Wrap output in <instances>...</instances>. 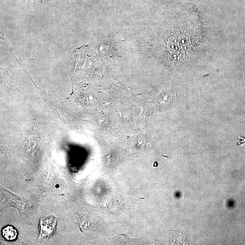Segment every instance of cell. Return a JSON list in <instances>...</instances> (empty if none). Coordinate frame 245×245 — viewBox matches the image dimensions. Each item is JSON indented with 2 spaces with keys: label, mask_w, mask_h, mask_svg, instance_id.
Wrapping results in <instances>:
<instances>
[{
  "label": "cell",
  "mask_w": 245,
  "mask_h": 245,
  "mask_svg": "<svg viewBox=\"0 0 245 245\" xmlns=\"http://www.w3.org/2000/svg\"><path fill=\"white\" fill-rule=\"evenodd\" d=\"M178 20V24L172 25L173 28H163L159 32L155 43L158 46L156 51L158 57H162L170 62L179 65L188 63L191 56L194 54L200 41L201 29L199 21Z\"/></svg>",
  "instance_id": "cell-1"
},
{
  "label": "cell",
  "mask_w": 245,
  "mask_h": 245,
  "mask_svg": "<svg viewBox=\"0 0 245 245\" xmlns=\"http://www.w3.org/2000/svg\"><path fill=\"white\" fill-rule=\"evenodd\" d=\"M2 236L7 241H15L17 238L18 232L17 230L11 226H7L4 228L2 231Z\"/></svg>",
  "instance_id": "cell-3"
},
{
  "label": "cell",
  "mask_w": 245,
  "mask_h": 245,
  "mask_svg": "<svg viewBox=\"0 0 245 245\" xmlns=\"http://www.w3.org/2000/svg\"><path fill=\"white\" fill-rule=\"evenodd\" d=\"M57 219L54 216L41 218L39 222V239H47L55 233Z\"/></svg>",
  "instance_id": "cell-2"
}]
</instances>
